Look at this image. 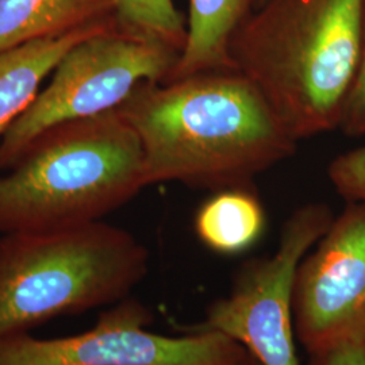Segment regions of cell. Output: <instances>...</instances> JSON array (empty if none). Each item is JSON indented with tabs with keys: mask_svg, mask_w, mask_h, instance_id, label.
I'll list each match as a JSON object with an SVG mask.
<instances>
[{
	"mask_svg": "<svg viewBox=\"0 0 365 365\" xmlns=\"http://www.w3.org/2000/svg\"><path fill=\"white\" fill-rule=\"evenodd\" d=\"M235 365H262L260 361L250 353L247 352L241 360H238Z\"/></svg>",
	"mask_w": 365,
	"mask_h": 365,
	"instance_id": "obj_17",
	"label": "cell"
},
{
	"mask_svg": "<svg viewBox=\"0 0 365 365\" xmlns=\"http://www.w3.org/2000/svg\"><path fill=\"white\" fill-rule=\"evenodd\" d=\"M152 319L148 307L128 297L75 336L42 339L24 333L0 339V365H235L248 352L217 331L153 333L146 329Z\"/></svg>",
	"mask_w": 365,
	"mask_h": 365,
	"instance_id": "obj_7",
	"label": "cell"
},
{
	"mask_svg": "<svg viewBox=\"0 0 365 365\" xmlns=\"http://www.w3.org/2000/svg\"><path fill=\"white\" fill-rule=\"evenodd\" d=\"M117 110L143 148L145 187L179 182L215 191L249 188L298 144L235 71L144 81Z\"/></svg>",
	"mask_w": 365,
	"mask_h": 365,
	"instance_id": "obj_1",
	"label": "cell"
},
{
	"mask_svg": "<svg viewBox=\"0 0 365 365\" xmlns=\"http://www.w3.org/2000/svg\"><path fill=\"white\" fill-rule=\"evenodd\" d=\"M144 188L143 148L118 110L63 122L0 175V235L102 221Z\"/></svg>",
	"mask_w": 365,
	"mask_h": 365,
	"instance_id": "obj_3",
	"label": "cell"
},
{
	"mask_svg": "<svg viewBox=\"0 0 365 365\" xmlns=\"http://www.w3.org/2000/svg\"><path fill=\"white\" fill-rule=\"evenodd\" d=\"M339 128L348 137L365 135V9L363 49L357 75L346 99Z\"/></svg>",
	"mask_w": 365,
	"mask_h": 365,
	"instance_id": "obj_15",
	"label": "cell"
},
{
	"mask_svg": "<svg viewBox=\"0 0 365 365\" xmlns=\"http://www.w3.org/2000/svg\"><path fill=\"white\" fill-rule=\"evenodd\" d=\"M265 211L249 188L217 191L197 210V238L215 253L235 256L252 248L264 233Z\"/></svg>",
	"mask_w": 365,
	"mask_h": 365,
	"instance_id": "obj_12",
	"label": "cell"
},
{
	"mask_svg": "<svg viewBox=\"0 0 365 365\" xmlns=\"http://www.w3.org/2000/svg\"><path fill=\"white\" fill-rule=\"evenodd\" d=\"M334 220L324 203H309L284 222L272 256L247 260L227 297L212 302L191 330L217 331L241 344L262 365H299L295 348L294 282L300 261Z\"/></svg>",
	"mask_w": 365,
	"mask_h": 365,
	"instance_id": "obj_6",
	"label": "cell"
},
{
	"mask_svg": "<svg viewBox=\"0 0 365 365\" xmlns=\"http://www.w3.org/2000/svg\"><path fill=\"white\" fill-rule=\"evenodd\" d=\"M118 29L103 24L57 37L34 39L0 52V140L37 99L42 83L69 49L83 39Z\"/></svg>",
	"mask_w": 365,
	"mask_h": 365,
	"instance_id": "obj_9",
	"label": "cell"
},
{
	"mask_svg": "<svg viewBox=\"0 0 365 365\" xmlns=\"http://www.w3.org/2000/svg\"><path fill=\"white\" fill-rule=\"evenodd\" d=\"M327 175L346 202H365V145L336 157Z\"/></svg>",
	"mask_w": 365,
	"mask_h": 365,
	"instance_id": "obj_14",
	"label": "cell"
},
{
	"mask_svg": "<svg viewBox=\"0 0 365 365\" xmlns=\"http://www.w3.org/2000/svg\"><path fill=\"white\" fill-rule=\"evenodd\" d=\"M149 271V252L103 221L0 237V339L46 321L128 298Z\"/></svg>",
	"mask_w": 365,
	"mask_h": 365,
	"instance_id": "obj_4",
	"label": "cell"
},
{
	"mask_svg": "<svg viewBox=\"0 0 365 365\" xmlns=\"http://www.w3.org/2000/svg\"><path fill=\"white\" fill-rule=\"evenodd\" d=\"M295 336L310 353L365 331V202H348L294 282Z\"/></svg>",
	"mask_w": 365,
	"mask_h": 365,
	"instance_id": "obj_8",
	"label": "cell"
},
{
	"mask_svg": "<svg viewBox=\"0 0 365 365\" xmlns=\"http://www.w3.org/2000/svg\"><path fill=\"white\" fill-rule=\"evenodd\" d=\"M119 31L148 39L182 53L187 27L173 0H115Z\"/></svg>",
	"mask_w": 365,
	"mask_h": 365,
	"instance_id": "obj_13",
	"label": "cell"
},
{
	"mask_svg": "<svg viewBox=\"0 0 365 365\" xmlns=\"http://www.w3.org/2000/svg\"><path fill=\"white\" fill-rule=\"evenodd\" d=\"M180 52L118 29L83 39L53 71L51 83L0 140L7 170L33 140L53 126L117 110L144 81L164 83Z\"/></svg>",
	"mask_w": 365,
	"mask_h": 365,
	"instance_id": "obj_5",
	"label": "cell"
},
{
	"mask_svg": "<svg viewBox=\"0 0 365 365\" xmlns=\"http://www.w3.org/2000/svg\"><path fill=\"white\" fill-rule=\"evenodd\" d=\"M365 0H267L230 43L235 72L297 140L339 128L360 64Z\"/></svg>",
	"mask_w": 365,
	"mask_h": 365,
	"instance_id": "obj_2",
	"label": "cell"
},
{
	"mask_svg": "<svg viewBox=\"0 0 365 365\" xmlns=\"http://www.w3.org/2000/svg\"><path fill=\"white\" fill-rule=\"evenodd\" d=\"M310 365H365V331L337 339L310 353Z\"/></svg>",
	"mask_w": 365,
	"mask_h": 365,
	"instance_id": "obj_16",
	"label": "cell"
},
{
	"mask_svg": "<svg viewBox=\"0 0 365 365\" xmlns=\"http://www.w3.org/2000/svg\"><path fill=\"white\" fill-rule=\"evenodd\" d=\"M250 1L190 0L187 38L167 81L207 72L235 71L230 43L247 19Z\"/></svg>",
	"mask_w": 365,
	"mask_h": 365,
	"instance_id": "obj_11",
	"label": "cell"
},
{
	"mask_svg": "<svg viewBox=\"0 0 365 365\" xmlns=\"http://www.w3.org/2000/svg\"><path fill=\"white\" fill-rule=\"evenodd\" d=\"M115 22V0H0V52Z\"/></svg>",
	"mask_w": 365,
	"mask_h": 365,
	"instance_id": "obj_10",
	"label": "cell"
}]
</instances>
